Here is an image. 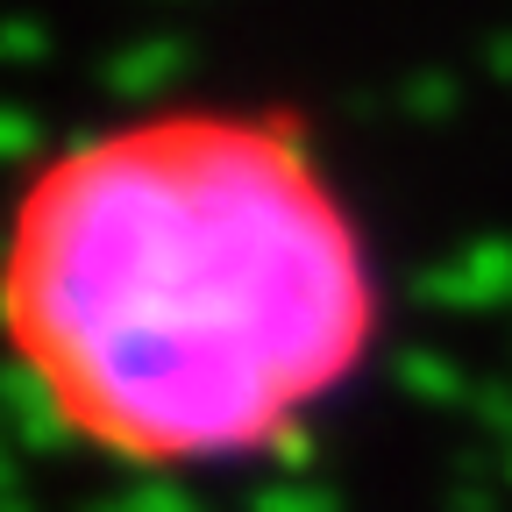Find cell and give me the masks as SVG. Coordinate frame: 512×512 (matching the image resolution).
Returning a JSON list of instances; mask_svg holds the SVG:
<instances>
[{"label":"cell","mask_w":512,"mask_h":512,"mask_svg":"<svg viewBox=\"0 0 512 512\" xmlns=\"http://www.w3.org/2000/svg\"><path fill=\"white\" fill-rule=\"evenodd\" d=\"M8 342L43 413L128 470H235L377 349L370 242L278 107H164L57 150L15 207Z\"/></svg>","instance_id":"obj_1"}]
</instances>
